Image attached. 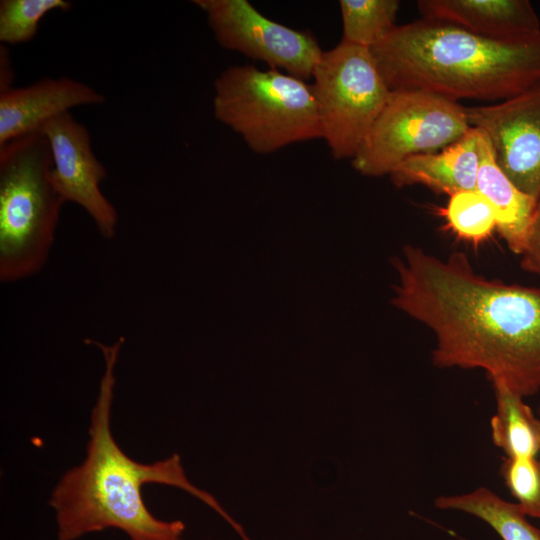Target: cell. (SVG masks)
Returning <instances> with one entry per match:
<instances>
[{"mask_svg": "<svg viewBox=\"0 0 540 540\" xmlns=\"http://www.w3.org/2000/svg\"><path fill=\"white\" fill-rule=\"evenodd\" d=\"M392 304L434 335L438 368L481 369L525 397L540 391V286L478 274L468 257L405 245Z\"/></svg>", "mask_w": 540, "mask_h": 540, "instance_id": "1", "label": "cell"}, {"mask_svg": "<svg viewBox=\"0 0 540 540\" xmlns=\"http://www.w3.org/2000/svg\"><path fill=\"white\" fill-rule=\"evenodd\" d=\"M85 342L101 350L105 365L91 412L86 457L61 477L50 497L58 540H77L111 528L124 532L130 540L180 537L185 529L182 521L159 519L146 506L142 487L148 483L189 493L220 515L242 540H250L212 494L190 482L178 454L147 464L133 460L119 447L111 430V409L124 338L110 345Z\"/></svg>", "mask_w": 540, "mask_h": 540, "instance_id": "2", "label": "cell"}, {"mask_svg": "<svg viewBox=\"0 0 540 540\" xmlns=\"http://www.w3.org/2000/svg\"><path fill=\"white\" fill-rule=\"evenodd\" d=\"M370 50L390 91L497 103L540 84V34L494 41L421 18L396 25Z\"/></svg>", "mask_w": 540, "mask_h": 540, "instance_id": "3", "label": "cell"}, {"mask_svg": "<svg viewBox=\"0 0 540 540\" xmlns=\"http://www.w3.org/2000/svg\"><path fill=\"white\" fill-rule=\"evenodd\" d=\"M47 138L37 131L0 146V279L30 277L46 263L64 201L52 180Z\"/></svg>", "mask_w": 540, "mask_h": 540, "instance_id": "4", "label": "cell"}, {"mask_svg": "<svg viewBox=\"0 0 540 540\" xmlns=\"http://www.w3.org/2000/svg\"><path fill=\"white\" fill-rule=\"evenodd\" d=\"M213 112L259 154L321 138L312 86L277 69L223 70L214 81Z\"/></svg>", "mask_w": 540, "mask_h": 540, "instance_id": "5", "label": "cell"}, {"mask_svg": "<svg viewBox=\"0 0 540 540\" xmlns=\"http://www.w3.org/2000/svg\"><path fill=\"white\" fill-rule=\"evenodd\" d=\"M312 78L321 138L334 158L353 159L391 92L371 50L341 40L323 51Z\"/></svg>", "mask_w": 540, "mask_h": 540, "instance_id": "6", "label": "cell"}, {"mask_svg": "<svg viewBox=\"0 0 540 540\" xmlns=\"http://www.w3.org/2000/svg\"><path fill=\"white\" fill-rule=\"evenodd\" d=\"M470 128L457 102L423 91H391L352 165L365 176L390 175L405 159L438 152Z\"/></svg>", "mask_w": 540, "mask_h": 540, "instance_id": "7", "label": "cell"}, {"mask_svg": "<svg viewBox=\"0 0 540 540\" xmlns=\"http://www.w3.org/2000/svg\"><path fill=\"white\" fill-rule=\"evenodd\" d=\"M225 49L262 61L300 79L312 77L323 51L308 32L277 23L247 0H194Z\"/></svg>", "mask_w": 540, "mask_h": 540, "instance_id": "8", "label": "cell"}, {"mask_svg": "<svg viewBox=\"0 0 540 540\" xmlns=\"http://www.w3.org/2000/svg\"><path fill=\"white\" fill-rule=\"evenodd\" d=\"M41 131L50 146L56 191L65 203L85 210L104 238H113L118 212L101 190L107 171L93 151L87 127L69 111L47 121Z\"/></svg>", "mask_w": 540, "mask_h": 540, "instance_id": "9", "label": "cell"}, {"mask_svg": "<svg viewBox=\"0 0 540 540\" xmlns=\"http://www.w3.org/2000/svg\"><path fill=\"white\" fill-rule=\"evenodd\" d=\"M489 138L498 166L522 192L540 196V84L501 102L464 107Z\"/></svg>", "mask_w": 540, "mask_h": 540, "instance_id": "10", "label": "cell"}, {"mask_svg": "<svg viewBox=\"0 0 540 540\" xmlns=\"http://www.w3.org/2000/svg\"><path fill=\"white\" fill-rule=\"evenodd\" d=\"M93 87L70 77H45L23 87L0 90V146L41 131L50 119L83 105L105 103Z\"/></svg>", "mask_w": 540, "mask_h": 540, "instance_id": "11", "label": "cell"}, {"mask_svg": "<svg viewBox=\"0 0 540 540\" xmlns=\"http://www.w3.org/2000/svg\"><path fill=\"white\" fill-rule=\"evenodd\" d=\"M422 18L447 23L502 42L540 34V21L528 0H419Z\"/></svg>", "mask_w": 540, "mask_h": 540, "instance_id": "12", "label": "cell"}, {"mask_svg": "<svg viewBox=\"0 0 540 540\" xmlns=\"http://www.w3.org/2000/svg\"><path fill=\"white\" fill-rule=\"evenodd\" d=\"M479 130L471 127L458 141L435 153L411 156L402 161L390 178L397 187L421 184L439 193L476 189L479 166Z\"/></svg>", "mask_w": 540, "mask_h": 540, "instance_id": "13", "label": "cell"}, {"mask_svg": "<svg viewBox=\"0 0 540 540\" xmlns=\"http://www.w3.org/2000/svg\"><path fill=\"white\" fill-rule=\"evenodd\" d=\"M478 129V128H477ZM476 190L494 208L497 231L508 248L521 255L527 241L537 200L522 192L498 166L491 142L480 129Z\"/></svg>", "mask_w": 540, "mask_h": 540, "instance_id": "14", "label": "cell"}, {"mask_svg": "<svg viewBox=\"0 0 540 540\" xmlns=\"http://www.w3.org/2000/svg\"><path fill=\"white\" fill-rule=\"evenodd\" d=\"M496 412L491 418V439L508 458H533L540 453V417L524 397L501 382H492Z\"/></svg>", "mask_w": 540, "mask_h": 540, "instance_id": "15", "label": "cell"}, {"mask_svg": "<svg viewBox=\"0 0 540 540\" xmlns=\"http://www.w3.org/2000/svg\"><path fill=\"white\" fill-rule=\"evenodd\" d=\"M434 505L438 509L461 511L481 519L502 540H540V530L516 503L502 499L486 487L465 494L439 496Z\"/></svg>", "mask_w": 540, "mask_h": 540, "instance_id": "16", "label": "cell"}, {"mask_svg": "<svg viewBox=\"0 0 540 540\" xmlns=\"http://www.w3.org/2000/svg\"><path fill=\"white\" fill-rule=\"evenodd\" d=\"M342 41L371 49L395 26L398 0H340Z\"/></svg>", "mask_w": 540, "mask_h": 540, "instance_id": "17", "label": "cell"}, {"mask_svg": "<svg viewBox=\"0 0 540 540\" xmlns=\"http://www.w3.org/2000/svg\"><path fill=\"white\" fill-rule=\"evenodd\" d=\"M443 215L447 227L456 236L473 244L487 240L497 229L494 208L476 189L449 196Z\"/></svg>", "mask_w": 540, "mask_h": 540, "instance_id": "18", "label": "cell"}, {"mask_svg": "<svg viewBox=\"0 0 540 540\" xmlns=\"http://www.w3.org/2000/svg\"><path fill=\"white\" fill-rule=\"evenodd\" d=\"M71 7L72 3L67 0H1L0 41L5 45L29 42L47 14L67 12Z\"/></svg>", "mask_w": 540, "mask_h": 540, "instance_id": "19", "label": "cell"}, {"mask_svg": "<svg viewBox=\"0 0 540 540\" xmlns=\"http://www.w3.org/2000/svg\"><path fill=\"white\" fill-rule=\"evenodd\" d=\"M499 473L524 514L540 520V459L504 457Z\"/></svg>", "mask_w": 540, "mask_h": 540, "instance_id": "20", "label": "cell"}, {"mask_svg": "<svg viewBox=\"0 0 540 540\" xmlns=\"http://www.w3.org/2000/svg\"><path fill=\"white\" fill-rule=\"evenodd\" d=\"M521 256V267L540 282V196L532 217L527 241Z\"/></svg>", "mask_w": 540, "mask_h": 540, "instance_id": "21", "label": "cell"}, {"mask_svg": "<svg viewBox=\"0 0 540 540\" xmlns=\"http://www.w3.org/2000/svg\"><path fill=\"white\" fill-rule=\"evenodd\" d=\"M164 540H182V539H181V536H180V537H174V538H169V539H164Z\"/></svg>", "mask_w": 540, "mask_h": 540, "instance_id": "22", "label": "cell"}, {"mask_svg": "<svg viewBox=\"0 0 540 540\" xmlns=\"http://www.w3.org/2000/svg\"><path fill=\"white\" fill-rule=\"evenodd\" d=\"M538 414H539V417H540V405H539V408H538Z\"/></svg>", "mask_w": 540, "mask_h": 540, "instance_id": "23", "label": "cell"}]
</instances>
